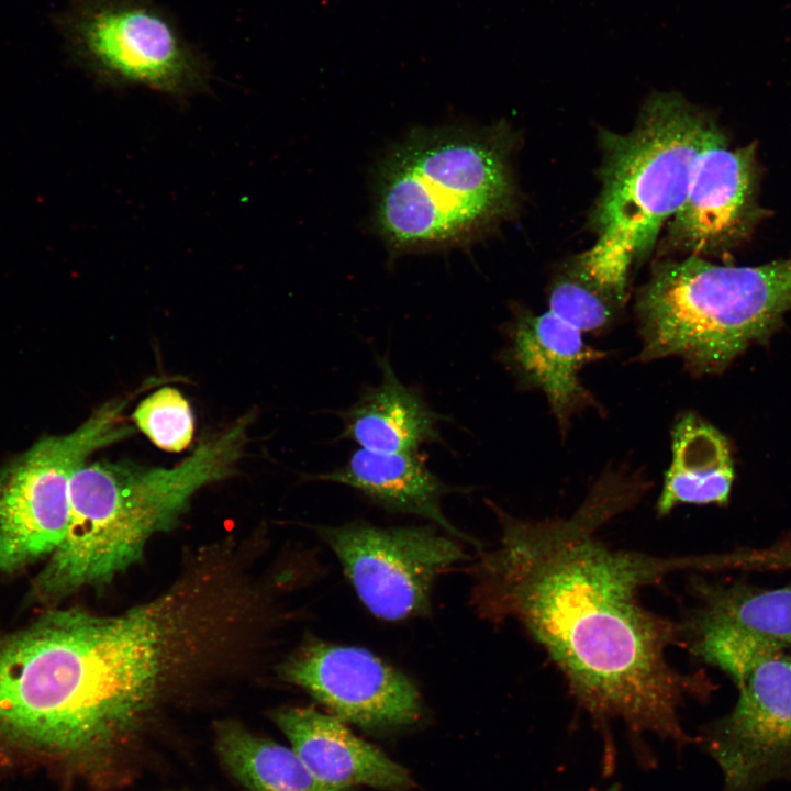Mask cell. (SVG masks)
<instances>
[{"label":"cell","instance_id":"6da1fadb","mask_svg":"<svg viewBox=\"0 0 791 791\" xmlns=\"http://www.w3.org/2000/svg\"><path fill=\"white\" fill-rule=\"evenodd\" d=\"M653 486L640 469L608 467L577 510L562 517L522 519L489 501L500 533L469 567L471 604L493 624L517 622L562 675L569 693L603 739L604 773L614 768L612 723L622 724L644 762L645 738L692 742L680 717L706 682L668 661L679 624L639 601L644 587L715 562L655 556L606 545L598 532L635 508Z\"/></svg>","mask_w":791,"mask_h":791},{"label":"cell","instance_id":"7a4b0ae2","mask_svg":"<svg viewBox=\"0 0 791 791\" xmlns=\"http://www.w3.org/2000/svg\"><path fill=\"white\" fill-rule=\"evenodd\" d=\"M169 601L110 616L57 611L0 634V744L85 769L111 761L165 678Z\"/></svg>","mask_w":791,"mask_h":791},{"label":"cell","instance_id":"3957f363","mask_svg":"<svg viewBox=\"0 0 791 791\" xmlns=\"http://www.w3.org/2000/svg\"><path fill=\"white\" fill-rule=\"evenodd\" d=\"M721 127L676 92H656L636 125L602 134L595 239L566 274L617 316L631 270L682 207L697 163Z\"/></svg>","mask_w":791,"mask_h":791},{"label":"cell","instance_id":"277c9868","mask_svg":"<svg viewBox=\"0 0 791 791\" xmlns=\"http://www.w3.org/2000/svg\"><path fill=\"white\" fill-rule=\"evenodd\" d=\"M250 416L210 437L172 467L99 460L70 481L66 534L36 580L46 597L110 582L170 527L203 487L230 476L244 453Z\"/></svg>","mask_w":791,"mask_h":791},{"label":"cell","instance_id":"5b68a950","mask_svg":"<svg viewBox=\"0 0 791 791\" xmlns=\"http://www.w3.org/2000/svg\"><path fill=\"white\" fill-rule=\"evenodd\" d=\"M501 127L419 129L390 147L375 181L374 224L396 254L468 246L516 205Z\"/></svg>","mask_w":791,"mask_h":791},{"label":"cell","instance_id":"8992f818","mask_svg":"<svg viewBox=\"0 0 791 791\" xmlns=\"http://www.w3.org/2000/svg\"><path fill=\"white\" fill-rule=\"evenodd\" d=\"M791 309V257L760 266L701 256L658 263L636 294L639 363L678 358L694 376L723 371Z\"/></svg>","mask_w":791,"mask_h":791},{"label":"cell","instance_id":"52a82bcc","mask_svg":"<svg viewBox=\"0 0 791 791\" xmlns=\"http://www.w3.org/2000/svg\"><path fill=\"white\" fill-rule=\"evenodd\" d=\"M58 26L73 59L104 85L174 97L208 87V62L151 0H68Z\"/></svg>","mask_w":791,"mask_h":791},{"label":"cell","instance_id":"ba28073f","mask_svg":"<svg viewBox=\"0 0 791 791\" xmlns=\"http://www.w3.org/2000/svg\"><path fill=\"white\" fill-rule=\"evenodd\" d=\"M127 399L99 406L70 433L47 436L0 470V571L11 572L62 543L70 512V481L96 450L134 433Z\"/></svg>","mask_w":791,"mask_h":791},{"label":"cell","instance_id":"9c48e42d","mask_svg":"<svg viewBox=\"0 0 791 791\" xmlns=\"http://www.w3.org/2000/svg\"><path fill=\"white\" fill-rule=\"evenodd\" d=\"M435 524L319 528L363 604L390 622L427 615L436 579L470 559L460 539Z\"/></svg>","mask_w":791,"mask_h":791},{"label":"cell","instance_id":"30bf717a","mask_svg":"<svg viewBox=\"0 0 791 791\" xmlns=\"http://www.w3.org/2000/svg\"><path fill=\"white\" fill-rule=\"evenodd\" d=\"M281 677L367 731L409 726L422 715L414 682L361 647L307 642L281 665Z\"/></svg>","mask_w":791,"mask_h":791},{"label":"cell","instance_id":"8fae6325","mask_svg":"<svg viewBox=\"0 0 791 791\" xmlns=\"http://www.w3.org/2000/svg\"><path fill=\"white\" fill-rule=\"evenodd\" d=\"M736 684L735 708L701 740L721 768L724 791H749L791 766V657L766 655Z\"/></svg>","mask_w":791,"mask_h":791},{"label":"cell","instance_id":"7c38bea8","mask_svg":"<svg viewBox=\"0 0 791 791\" xmlns=\"http://www.w3.org/2000/svg\"><path fill=\"white\" fill-rule=\"evenodd\" d=\"M757 143L731 147L721 130L701 154L688 196L670 221L669 237L695 256L728 255L771 214L759 202Z\"/></svg>","mask_w":791,"mask_h":791},{"label":"cell","instance_id":"4fadbf2b","mask_svg":"<svg viewBox=\"0 0 791 791\" xmlns=\"http://www.w3.org/2000/svg\"><path fill=\"white\" fill-rule=\"evenodd\" d=\"M679 646L738 682L766 655L791 647V586L760 590L700 583Z\"/></svg>","mask_w":791,"mask_h":791},{"label":"cell","instance_id":"5bb4252c","mask_svg":"<svg viewBox=\"0 0 791 791\" xmlns=\"http://www.w3.org/2000/svg\"><path fill=\"white\" fill-rule=\"evenodd\" d=\"M501 361L519 387L541 392L562 438L572 421L588 409L602 411L580 372L609 353L586 343L583 333L549 310L534 313L514 307L503 327Z\"/></svg>","mask_w":791,"mask_h":791},{"label":"cell","instance_id":"9a60e30c","mask_svg":"<svg viewBox=\"0 0 791 791\" xmlns=\"http://www.w3.org/2000/svg\"><path fill=\"white\" fill-rule=\"evenodd\" d=\"M272 720L314 777L331 788L348 791L366 786L402 791L413 784L406 768L331 713L285 706L272 713Z\"/></svg>","mask_w":791,"mask_h":791},{"label":"cell","instance_id":"2e32d148","mask_svg":"<svg viewBox=\"0 0 791 791\" xmlns=\"http://www.w3.org/2000/svg\"><path fill=\"white\" fill-rule=\"evenodd\" d=\"M313 478L347 486L388 511L427 519L445 533L482 548L444 514L442 499L456 489L442 481L419 452L381 453L358 447L343 465Z\"/></svg>","mask_w":791,"mask_h":791},{"label":"cell","instance_id":"e0dca14e","mask_svg":"<svg viewBox=\"0 0 791 791\" xmlns=\"http://www.w3.org/2000/svg\"><path fill=\"white\" fill-rule=\"evenodd\" d=\"M377 364L380 382L339 413L341 437L381 453H416L426 444H445L439 423L448 417L434 411L419 389L399 379L388 355H377Z\"/></svg>","mask_w":791,"mask_h":791},{"label":"cell","instance_id":"ac0fdd59","mask_svg":"<svg viewBox=\"0 0 791 791\" xmlns=\"http://www.w3.org/2000/svg\"><path fill=\"white\" fill-rule=\"evenodd\" d=\"M734 466L727 438L693 412L678 415L671 428V461L664 475L656 513L664 517L682 504L728 502Z\"/></svg>","mask_w":791,"mask_h":791},{"label":"cell","instance_id":"d6986e66","mask_svg":"<svg viewBox=\"0 0 791 791\" xmlns=\"http://www.w3.org/2000/svg\"><path fill=\"white\" fill-rule=\"evenodd\" d=\"M215 750L224 768L247 791H343L314 777L291 747L235 722L218 725Z\"/></svg>","mask_w":791,"mask_h":791},{"label":"cell","instance_id":"ffe728a7","mask_svg":"<svg viewBox=\"0 0 791 791\" xmlns=\"http://www.w3.org/2000/svg\"><path fill=\"white\" fill-rule=\"evenodd\" d=\"M131 417L137 428L164 450L179 453L192 442L193 414L176 388L157 389L138 403Z\"/></svg>","mask_w":791,"mask_h":791},{"label":"cell","instance_id":"44dd1931","mask_svg":"<svg viewBox=\"0 0 791 791\" xmlns=\"http://www.w3.org/2000/svg\"><path fill=\"white\" fill-rule=\"evenodd\" d=\"M603 791H621V784L617 782L613 783L612 786H610L608 789H605Z\"/></svg>","mask_w":791,"mask_h":791}]
</instances>
